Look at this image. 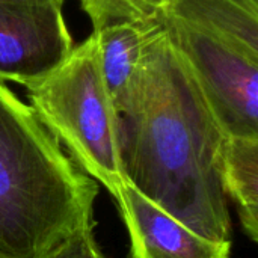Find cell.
Masks as SVG:
<instances>
[{
  "label": "cell",
  "instance_id": "cell-1",
  "mask_svg": "<svg viewBox=\"0 0 258 258\" xmlns=\"http://www.w3.org/2000/svg\"><path fill=\"white\" fill-rule=\"evenodd\" d=\"M224 133L163 27L145 79L119 113V160L132 187L190 231L231 240Z\"/></svg>",
  "mask_w": 258,
  "mask_h": 258
},
{
  "label": "cell",
  "instance_id": "cell-2",
  "mask_svg": "<svg viewBox=\"0 0 258 258\" xmlns=\"http://www.w3.org/2000/svg\"><path fill=\"white\" fill-rule=\"evenodd\" d=\"M98 183L0 82V258H36L94 224Z\"/></svg>",
  "mask_w": 258,
  "mask_h": 258
},
{
  "label": "cell",
  "instance_id": "cell-3",
  "mask_svg": "<svg viewBox=\"0 0 258 258\" xmlns=\"http://www.w3.org/2000/svg\"><path fill=\"white\" fill-rule=\"evenodd\" d=\"M30 107L67 153L112 197L125 184L119 160V113L104 83L91 33L45 76L27 83Z\"/></svg>",
  "mask_w": 258,
  "mask_h": 258
},
{
  "label": "cell",
  "instance_id": "cell-4",
  "mask_svg": "<svg viewBox=\"0 0 258 258\" xmlns=\"http://www.w3.org/2000/svg\"><path fill=\"white\" fill-rule=\"evenodd\" d=\"M163 27L225 138H258V57L172 18Z\"/></svg>",
  "mask_w": 258,
  "mask_h": 258
},
{
  "label": "cell",
  "instance_id": "cell-5",
  "mask_svg": "<svg viewBox=\"0 0 258 258\" xmlns=\"http://www.w3.org/2000/svg\"><path fill=\"white\" fill-rule=\"evenodd\" d=\"M73 47L62 6L0 0V82L26 86L57 67Z\"/></svg>",
  "mask_w": 258,
  "mask_h": 258
},
{
  "label": "cell",
  "instance_id": "cell-6",
  "mask_svg": "<svg viewBox=\"0 0 258 258\" xmlns=\"http://www.w3.org/2000/svg\"><path fill=\"white\" fill-rule=\"evenodd\" d=\"M113 198L128 231L132 258H231V240L190 231L128 183Z\"/></svg>",
  "mask_w": 258,
  "mask_h": 258
},
{
  "label": "cell",
  "instance_id": "cell-7",
  "mask_svg": "<svg viewBox=\"0 0 258 258\" xmlns=\"http://www.w3.org/2000/svg\"><path fill=\"white\" fill-rule=\"evenodd\" d=\"M163 23H118L92 32L97 38L100 70L118 113L139 91Z\"/></svg>",
  "mask_w": 258,
  "mask_h": 258
},
{
  "label": "cell",
  "instance_id": "cell-8",
  "mask_svg": "<svg viewBox=\"0 0 258 258\" xmlns=\"http://www.w3.org/2000/svg\"><path fill=\"white\" fill-rule=\"evenodd\" d=\"M165 18L184 23L258 57V0H169Z\"/></svg>",
  "mask_w": 258,
  "mask_h": 258
},
{
  "label": "cell",
  "instance_id": "cell-9",
  "mask_svg": "<svg viewBox=\"0 0 258 258\" xmlns=\"http://www.w3.org/2000/svg\"><path fill=\"white\" fill-rule=\"evenodd\" d=\"M222 183L236 207L246 236L258 234V138H225L222 144Z\"/></svg>",
  "mask_w": 258,
  "mask_h": 258
},
{
  "label": "cell",
  "instance_id": "cell-10",
  "mask_svg": "<svg viewBox=\"0 0 258 258\" xmlns=\"http://www.w3.org/2000/svg\"><path fill=\"white\" fill-rule=\"evenodd\" d=\"M92 24V32L118 23H162L169 0H79Z\"/></svg>",
  "mask_w": 258,
  "mask_h": 258
},
{
  "label": "cell",
  "instance_id": "cell-11",
  "mask_svg": "<svg viewBox=\"0 0 258 258\" xmlns=\"http://www.w3.org/2000/svg\"><path fill=\"white\" fill-rule=\"evenodd\" d=\"M36 258H107L101 251L95 234L94 224L80 228L65 237Z\"/></svg>",
  "mask_w": 258,
  "mask_h": 258
},
{
  "label": "cell",
  "instance_id": "cell-12",
  "mask_svg": "<svg viewBox=\"0 0 258 258\" xmlns=\"http://www.w3.org/2000/svg\"><path fill=\"white\" fill-rule=\"evenodd\" d=\"M14 2H33V3H51V5H57L63 8L65 0H14Z\"/></svg>",
  "mask_w": 258,
  "mask_h": 258
}]
</instances>
